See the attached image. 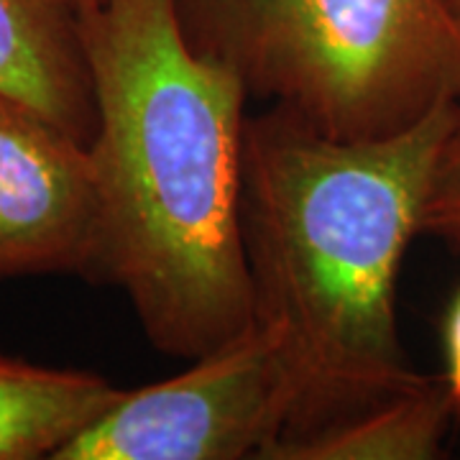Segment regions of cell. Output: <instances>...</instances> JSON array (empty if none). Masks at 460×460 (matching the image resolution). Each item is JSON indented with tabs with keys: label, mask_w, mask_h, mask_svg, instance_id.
I'll use <instances>...</instances> for the list:
<instances>
[{
	"label": "cell",
	"mask_w": 460,
	"mask_h": 460,
	"mask_svg": "<svg viewBox=\"0 0 460 460\" xmlns=\"http://www.w3.org/2000/svg\"><path fill=\"white\" fill-rule=\"evenodd\" d=\"M80 31L98 113L100 271L128 295L156 350L195 361L256 320L246 84L190 44L177 0H100Z\"/></svg>",
	"instance_id": "6da1fadb"
},
{
	"label": "cell",
	"mask_w": 460,
	"mask_h": 460,
	"mask_svg": "<svg viewBox=\"0 0 460 460\" xmlns=\"http://www.w3.org/2000/svg\"><path fill=\"white\" fill-rule=\"evenodd\" d=\"M458 102L366 141L328 138L279 108L246 118L243 235L256 320L281 335L299 389L284 438L429 381L399 338L396 279L422 233Z\"/></svg>",
	"instance_id": "7a4b0ae2"
},
{
	"label": "cell",
	"mask_w": 460,
	"mask_h": 460,
	"mask_svg": "<svg viewBox=\"0 0 460 460\" xmlns=\"http://www.w3.org/2000/svg\"><path fill=\"white\" fill-rule=\"evenodd\" d=\"M190 44L248 95L335 141L404 131L460 100L445 0H177Z\"/></svg>",
	"instance_id": "3957f363"
},
{
	"label": "cell",
	"mask_w": 460,
	"mask_h": 460,
	"mask_svg": "<svg viewBox=\"0 0 460 460\" xmlns=\"http://www.w3.org/2000/svg\"><path fill=\"white\" fill-rule=\"evenodd\" d=\"M296 399L281 335L253 320L180 376L126 392L54 460L259 458L289 432Z\"/></svg>",
	"instance_id": "277c9868"
},
{
	"label": "cell",
	"mask_w": 460,
	"mask_h": 460,
	"mask_svg": "<svg viewBox=\"0 0 460 460\" xmlns=\"http://www.w3.org/2000/svg\"><path fill=\"white\" fill-rule=\"evenodd\" d=\"M100 253L90 146L0 93V277L95 274Z\"/></svg>",
	"instance_id": "5b68a950"
},
{
	"label": "cell",
	"mask_w": 460,
	"mask_h": 460,
	"mask_svg": "<svg viewBox=\"0 0 460 460\" xmlns=\"http://www.w3.org/2000/svg\"><path fill=\"white\" fill-rule=\"evenodd\" d=\"M0 93L90 146L95 93L69 0H0Z\"/></svg>",
	"instance_id": "8992f818"
},
{
	"label": "cell",
	"mask_w": 460,
	"mask_h": 460,
	"mask_svg": "<svg viewBox=\"0 0 460 460\" xmlns=\"http://www.w3.org/2000/svg\"><path fill=\"white\" fill-rule=\"evenodd\" d=\"M123 394L90 371L0 356V460L54 458Z\"/></svg>",
	"instance_id": "52a82bcc"
},
{
	"label": "cell",
	"mask_w": 460,
	"mask_h": 460,
	"mask_svg": "<svg viewBox=\"0 0 460 460\" xmlns=\"http://www.w3.org/2000/svg\"><path fill=\"white\" fill-rule=\"evenodd\" d=\"M453 402L429 378L335 425L269 443L266 460H432L443 456Z\"/></svg>",
	"instance_id": "ba28073f"
},
{
	"label": "cell",
	"mask_w": 460,
	"mask_h": 460,
	"mask_svg": "<svg viewBox=\"0 0 460 460\" xmlns=\"http://www.w3.org/2000/svg\"><path fill=\"white\" fill-rule=\"evenodd\" d=\"M422 233L460 251V102L429 177L428 199L422 208Z\"/></svg>",
	"instance_id": "9c48e42d"
},
{
	"label": "cell",
	"mask_w": 460,
	"mask_h": 460,
	"mask_svg": "<svg viewBox=\"0 0 460 460\" xmlns=\"http://www.w3.org/2000/svg\"><path fill=\"white\" fill-rule=\"evenodd\" d=\"M445 392L460 411V292L445 317Z\"/></svg>",
	"instance_id": "30bf717a"
},
{
	"label": "cell",
	"mask_w": 460,
	"mask_h": 460,
	"mask_svg": "<svg viewBox=\"0 0 460 460\" xmlns=\"http://www.w3.org/2000/svg\"><path fill=\"white\" fill-rule=\"evenodd\" d=\"M72 3V8L77 11V13H83V11H87V8H93L95 3H100V0H69Z\"/></svg>",
	"instance_id": "8fae6325"
},
{
	"label": "cell",
	"mask_w": 460,
	"mask_h": 460,
	"mask_svg": "<svg viewBox=\"0 0 460 460\" xmlns=\"http://www.w3.org/2000/svg\"><path fill=\"white\" fill-rule=\"evenodd\" d=\"M445 3H447L450 13L456 16V21H458V26H460V0H445Z\"/></svg>",
	"instance_id": "7c38bea8"
}]
</instances>
